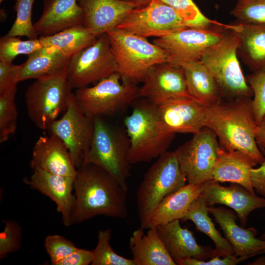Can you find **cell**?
Listing matches in <instances>:
<instances>
[{
  "label": "cell",
  "mask_w": 265,
  "mask_h": 265,
  "mask_svg": "<svg viewBox=\"0 0 265 265\" xmlns=\"http://www.w3.org/2000/svg\"><path fill=\"white\" fill-rule=\"evenodd\" d=\"M251 265H265V257L261 256L253 262Z\"/></svg>",
  "instance_id": "46"
},
{
  "label": "cell",
  "mask_w": 265,
  "mask_h": 265,
  "mask_svg": "<svg viewBox=\"0 0 265 265\" xmlns=\"http://www.w3.org/2000/svg\"><path fill=\"white\" fill-rule=\"evenodd\" d=\"M4 0H0V3H1Z\"/></svg>",
  "instance_id": "49"
},
{
  "label": "cell",
  "mask_w": 265,
  "mask_h": 265,
  "mask_svg": "<svg viewBox=\"0 0 265 265\" xmlns=\"http://www.w3.org/2000/svg\"><path fill=\"white\" fill-rule=\"evenodd\" d=\"M145 234L141 227L132 233L129 247L135 265H176L159 237L157 227Z\"/></svg>",
  "instance_id": "28"
},
{
  "label": "cell",
  "mask_w": 265,
  "mask_h": 265,
  "mask_svg": "<svg viewBox=\"0 0 265 265\" xmlns=\"http://www.w3.org/2000/svg\"><path fill=\"white\" fill-rule=\"evenodd\" d=\"M186 182L175 151H167L159 156L144 175L137 192L140 227L144 229L160 202L185 186Z\"/></svg>",
  "instance_id": "6"
},
{
  "label": "cell",
  "mask_w": 265,
  "mask_h": 265,
  "mask_svg": "<svg viewBox=\"0 0 265 265\" xmlns=\"http://www.w3.org/2000/svg\"><path fill=\"white\" fill-rule=\"evenodd\" d=\"M111 231L110 229L100 230L98 242L91 251L92 265H135L132 259H127L117 254L110 244Z\"/></svg>",
  "instance_id": "32"
},
{
  "label": "cell",
  "mask_w": 265,
  "mask_h": 265,
  "mask_svg": "<svg viewBox=\"0 0 265 265\" xmlns=\"http://www.w3.org/2000/svg\"><path fill=\"white\" fill-rule=\"evenodd\" d=\"M260 149L265 157V160L259 167H253L251 169V179L255 190L265 198V149Z\"/></svg>",
  "instance_id": "44"
},
{
  "label": "cell",
  "mask_w": 265,
  "mask_h": 265,
  "mask_svg": "<svg viewBox=\"0 0 265 265\" xmlns=\"http://www.w3.org/2000/svg\"><path fill=\"white\" fill-rule=\"evenodd\" d=\"M74 190L75 201L71 225L98 215L120 219L128 215V189L97 165L85 164L77 168Z\"/></svg>",
  "instance_id": "1"
},
{
  "label": "cell",
  "mask_w": 265,
  "mask_h": 265,
  "mask_svg": "<svg viewBox=\"0 0 265 265\" xmlns=\"http://www.w3.org/2000/svg\"><path fill=\"white\" fill-rule=\"evenodd\" d=\"M260 238L265 239V231L264 233L261 236Z\"/></svg>",
  "instance_id": "48"
},
{
  "label": "cell",
  "mask_w": 265,
  "mask_h": 265,
  "mask_svg": "<svg viewBox=\"0 0 265 265\" xmlns=\"http://www.w3.org/2000/svg\"><path fill=\"white\" fill-rule=\"evenodd\" d=\"M35 0H16L14 10L16 12V18L6 36H24L28 39L38 38V34L34 29L31 20L32 9Z\"/></svg>",
  "instance_id": "34"
},
{
  "label": "cell",
  "mask_w": 265,
  "mask_h": 265,
  "mask_svg": "<svg viewBox=\"0 0 265 265\" xmlns=\"http://www.w3.org/2000/svg\"><path fill=\"white\" fill-rule=\"evenodd\" d=\"M208 207L205 198L201 194L191 203L181 220L192 221L198 231L205 234L213 241L215 249L212 257L234 255L230 243L216 229L209 217Z\"/></svg>",
  "instance_id": "30"
},
{
  "label": "cell",
  "mask_w": 265,
  "mask_h": 265,
  "mask_svg": "<svg viewBox=\"0 0 265 265\" xmlns=\"http://www.w3.org/2000/svg\"><path fill=\"white\" fill-rule=\"evenodd\" d=\"M24 182L31 189L49 197L57 207L66 227L71 225V217L75 196L73 194L75 178L55 175L40 169H34Z\"/></svg>",
  "instance_id": "18"
},
{
  "label": "cell",
  "mask_w": 265,
  "mask_h": 265,
  "mask_svg": "<svg viewBox=\"0 0 265 265\" xmlns=\"http://www.w3.org/2000/svg\"><path fill=\"white\" fill-rule=\"evenodd\" d=\"M17 89L0 95V143L6 142L17 129L18 112L15 103Z\"/></svg>",
  "instance_id": "35"
},
{
  "label": "cell",
  "mask_w": 265,
  "mask_h": 265,
  "mask_svg": "<svg viewBox=\"0 0 265 265\" xmlns=\"http://www.w3.org/2000/svg\"><path fill=\"white\" fill-rule=\"evenodd\" d=\"M181 66L192 98L206 106L219 104L223 100L215 80L201 60L185 63Z\"/></svg>",
  "instance_id": "29"
},
{
  "label": "cell",
  "mask_w": 265,
  "mask_h": 265,
  "mask_svg": "<svg viewBox=\"0 0 265 265\" xmlns=\"http://www.w3.org/2000/svg\"><path fill=\"white\" fill-rule=\"evenodd\" d=\"M231 14L241 23L265 25V0H238Z\"/></svg>",
  "instance_id": "37"
},
{
  "label": "cell",
  "mask_w": 265,
  "mask_h": 265,
  "mask_svg": "<svg viewBox=\"0 0 265 265\" xmlns=\"http://www.w3.org/2000/svg\"><path fill=\"white\" fill-rule=\"evenodd\" d=\"M174 9L190 27L210 28L223 24L205 16L192 0H161Z\"/></svg>",
  "instance_id": "33"
},
{
  "label": "cell",
  "mask_w": 265,
  "mask_h": 265,
  "mask_svg": "<svg viewBox=\"0 0 265 265\" xmlns=\"http://www.w3.org/2000/svg\"><path fill=\"white\" fill-rule=\"evenodd\" d=\"M98 37L83 25H80L67 28L52 35L41 36L39 39L43 47H54L71 57L93 44Z\"/></svg>",
  "instance_id": "31"
},
{
  "label": "cell",
  "mask_w": 265,
  "mask_h": 265,
  "mask_svg": "<svg viewBox=\"0 0 265 265\" xmlns=\"http://www.w3.org/2000/svg\"><path fill=\"white\" fill-rule=\"evenodd\" d=\"M225 27L238 36L237 54L252 72H265V25L236 21Z\"/></svg>",
  "instance_id": "24"
},
{
  "label": "cell",
  "mask_w": 265,
  "mask_h": 265,
  "mask_svg": "<svg viewBox=\"0 0 265 265\" xmlns=\"http://www.w3.org/2000/svg\"><path fill=\"white\" fill-rule=\"evenodd\" d=\"M70 58L54 47H43L21 64L18 82L66 75Z\"/></svg>",
  "instance_id": "25"
},
{
  "label": "cell",
  "mask_w": 265,
  "mask_h": 265,
  "mask_svg": "<svg viewBox=\"0 0 265 265\" xmlns=\"http://www.w3.org/2000/svg\"><path fill=\"white\" fill-rule=\"evenodd\" d=\"M117 72V65L106 33L70 58L66 79L72 89L96 83Z\"/></svg>",
  "instance_id": "11"
},
{
  "label": "cell",
  "mask_w": 265,
  "mask_h": 265,
  "mask_svg": "<svg viewBox=\"0 0 265 265\" xmlns=\"http://www.w3.org/2000/svg\"><path fill=\"white\" fill-rule=\"evenodd\" d=\"M44 246L52 265H57L78 248L70 240L59 235L48 236L44 240Z\"/></svg>",
  "instance_id": "40"
},
{
  "label": "cell",
  "mask_w": 265,
  "mask_h": 265,
  "mask_svg": "<svg viewBox=\"0 0 265 265\" xmlns=\"http://www.w3.org/2000/svg\"><path fill=\"white\" fill-rule=\"evenodd\" d=\"M201 194L208 206L222 204L233 209L239 218L240 226L243 228L251 212L265 208V198L251 193L238 184L232 183L228 186H224L217 181H208Z\"/></svg>",
  "instance_id": "17"
},
{
  "label": "cell",
  "mask_w": 265,
  "mask_h": 265,
  "mask_svg": "<svg viewBox=\"0 0 265 265\" xmlns=\"http://www.w3.org/2000/svg\"><path fill=\"white\" fill-rule=\"evenodd\" d=\"M93 129V119L84 113L72 92L63 115L48 131L64 142L77 168L82 164L88 152Z\"/></svg>",
  "instance_id": "14"
},
{
  "label": "cell",
  "mask_w": 265,
  "mask_h": 265,
  "mask_svg": "<svg viewBox=\"0 0 265 265\" xmlns=\"http://www.w3.org/2000/svg\"><path fill=\"white\" fill-rule=\"evenodd\" d=\"M93 122L91 144L82 164L99 166L128 189L127 180L131 165L128 160L130 145L128 135L113 128L102 117H94Z\"/></svg>",
  "instance_id": "7"
},
{
  "label": "cell",
  "mask_w": 265,
  "mask_h": 265,
  "mask_svg": "<svg viewBox=\"0 0 265 265\" xmlns=\"http://www.w3.org/2000/svg\"></svg>",
  "instance_id": "50"
},
{
  "label": "cell",
  "mask_w": 265,
  "mask_h": 265,
  "mask_svg": "<svg viewBox=\"0 0 265 265\" xmlns=\"http://www.w3.org/2000/svg\"><path fill=\"white\" fill-rule=\"evenodd\" d=\"M252 101L251 97H242L206 106L204 126L214 132L222 148L239 151L261 164L265 157L255 139L257 123Z\"/></svg>",
  "instance_id": "2"
},
{
  "label": "cell",
  "mask_w": 265,
  "mask_h": 265,
  "mask_svg": "<svg viewBox=\"0 0 265 265\" xmlns=\"http://www.w3.org/2000/svg\"><path fill=\"white\" fill-rule=\"evenodd\" d=\"M225 26L210 28L187 27L156 38L153 43L166 52L167 62L181 66L200 60L208 48L223 38Z\"/></svg>",
  "instance_id": "10"
},
{
  "label": "cell",
  "mask_w": 265,
  "mask_h": 265,
  "mask_svg": "<svg viewBox=\"0 0 265 265\" xmlns=\"http://www.w3.org/2000/svg\"><path fill=\"white\" fill-rule=\"evenodd\" d=\"M157 106L159 121L169 132L195 134L205 127L206 106L192 98L175 99Z\"/></svg>",
  "instance_id": "16"
},
{
  "label": "cell",
  "mask_w": 265,
  "mask_h": 265,
  "mask_svg": "<svg viewBox=\"0 0 265 265\" xmlns=\"http://www.w3.org/2000/svg\"><path fill=\"white\" fill-rule=\"evenodd\" d=\"M83 12L78 0H44L42 14L34 27L38 35L48 36L83 25Z\"/></svg>",
  "instance_id": "23"
},
{
  "label": "cell",
  "mask_w": 265,
  "mask_h": 265,
  "mask_svg": "<svg viewBox=\"0 0 265 265\" xmlns=\"http://www.w3.org/2000/svg\"><path fill=\"white\" fill-rule=\"evenodd\" d=\"M239 42L238 35L225 27L223 38L208 48L200 60L215 80L223 100L253 96L238 59Z\"/></svg>",
  "instance_id": "5"
},
{
  "label": "cell",
  "mask_w": 265,
  "mask_h": 265,
  "mask_svg": "<svg viewBox=\"0 0 265 265\" xmlns=\"http://www.w3.org/2000/svg\"><path fill=\"white\" fill-rule=\"evenodd\" d=\"M257 163L237 150H226L220 147L215 163L212 180L239 184L255 194L251 179V170Z\"/></svg>",
  "instance_id": "26"
},
{
  "label": "cell",
  "mask_w": 265,
  "mask_h": 265,
  "mask_svg": "<svg viewBox=\"0 0 265 265\" xmlns=\"http://www.w3.org/2000/svg\"><path fill=\"white\" fill-rule=\"evenodd\" d=\"M139 88L122 79L116 72L91 87L76 89V100L88 117L94 118L112 115L123 109L139 96Z\"/></svg>",
  "instance_id": "8"
},
{
  "label": "cell",
  "mask_w": 265,
  "mask_h": 265,
  "mask_svg": "<svg viewBox=\"0 0 265 265\" xmlns=\"http://www.w3.org/2000/svg\"><path fill=\"white\" fill-rule=\"evenodd\" d=\"M43 47L39 38L21 40L16 37L5 35L0 39V61L12 62L17 55H29Z\"/></svg>",
  "instance_id": "36"
},
{
  "label": "cell",
  "mask_w": 265,
  "mask_h": 265,
  "mask_svg": "<svg viewBox=\"0 0 265 265\" xmlns=\"http://www.w3.org/2000/svg\"><path fill=\"white\" fill-rule=\"evenodd\" d=\"M193 134L175 152L187 183L198 186L212 180L220 146L214 132L207 127Z\"/></svg>",
  "instance_id": "12"
},
{
  "label": "cell",
  "mask_w": 265,
  "mask_h": 265,
  "mask_svg": "<svg viewBox=\"0 0 265 265\" xmlns=\"http://www.w3.org/2000/svg\"><path fill=\"white\" fill-rule=\"evenodd\" d=\"M142 82L139 97L147 99L156 106L175 99L192 98L182 66L167 62L157 64L149 69Z\"/></svg>",
  "instance_id": "15"
},
{
  "label": "cell",
  "mask_w": 265,
  "mask_h": 265,
  "mask_svg": "<svg viewBox=\"0 0 265 265\" xmlns=\"http://www.w3.org/2000/svg\"><path fill=\"white\" fill-rule=\"evenodd\" d=\"M156 227L168 254L175 263L187 258L206 260L212 257L214 249L198 244L192 233L181 226L180 220Z\"/></svg>",
  "instance_id": "22"
},
{
  "label": "cell",
  "mask_w": 265,
  "mask_h": 265,
  "mask_svg": "<svg viewBox=\"0 0 265 265\" xmlns=\"http://www.w3.org/2000/svg\"><path fill=\"white\" fill-rule=\"evenodd\" d=\"M82 8L83 26L99 36L116 27L132 9L140 7L131 0H78Z\"/></svg>",
  "instance_id": "20"
},
{
  "label": "cell",
  "mask_w": 265,
  "mask_h": 265,
  "mask_svg": "<svg viewBox=\"0 0 265 265\" xmlns=\"http://www.w3.org/2000/svg\"><path fill=\"white\" fill-rule=\"evenodd\" d=\"M208 261L194 258H187L176 262L179 265H235L246 260L243 257H237L234 255L226 257L215 256Z\"/></svg>",
  "instance_id": "42"
},
{
  "label": "cell",
  "mask_w": 265,
  "mask_h": 265,
  "mask_svg": "<svg viewBox=\"0 0 265 265\" xmlns=\"http://www.w3.org/2000/svg\"><path fill=\"white\" fill-rule=\"evenodd\" d=\"M93 261L91 251L77 248L69 255L60 261L57 265H88Z\"/></svg>",
  "instance_id": "43"
},
{
  "label": "cell",
  "mask_w": 265,
  "mask_h": 265,
  "mask_svg": "<svg viewBox=\"0 0 265 265\" xmlns=\"http://www.w3.org/2000/svg\"><path fill=\"white\" fill-rule=\"evenodd\" d=\"M30 166L47 172L75 178V166L67 147L58 136L49 134L40 136L33 149Z\"/></svg>",
  "instance_id": "21"
},
{
  "label": "cell",
  "mask_w": 265,
  "mask_h": 265,
  "mask_svg": "<svg viewBox=\"0 0 265 265\" xmlns=\"http://www.w3.org/2000/svg\"><path fill=\"white\" fill-rule=\"evenodd\" d=\"M72 89L66 75L36 80L25 94L29 118L39 129L48 131L66 110Z\"/></svg>",
  "instance_id": "9"
},
{
  "label": "cell",
  "mask_w": 265,
  "mask_h": 265,
  "mask_svg": "<svg viewBox=\"0 0 265 265\" xmlns=\"http://www.w3.org/2000/svg\"><path fill=\"white\" fill-rule=\"evenodd\" d=\"M255 139L259 148L265 149V115L257 123L255 130Z\"/></svg>",
  "instance_id": "45"
},
{
  "label": "cell",
  "mask_w": 265,
  "mask_h": 265,
  "mask_svg": "<svg viewBox=\"0 0 265 265\" xmlns=\"http://www.w3.org/2000/svg\"><path fill=\"white\" fill-rule=\"evenodd\" d=\"M20 65L0 61V95L16 88Z\"/></svg>",
  "instance_id": "41"
},
{
  "label": "cell",
  "mask_w": 265,
  "mask_h": 265,
  "mask_svg": "<svg viewBox=\"0 0 265 265\" xmlns=\"http://www.w3.org/2000/svg\"><path fill=\"white\" fill-rule=\"evenodd\" d=\"M123 79L142 82L153 66L168 61L166 52L147 38L115 27L106 33Z\"/></svg>",
  "instance_id": "4"
},
{
  "label": "cell",
  "mask_w": 265,
  "mask_h": 265,
  "mask_svg": "<svg viewBox=\"0 0 265 265\" xmlns=\"http://www.w3.org/2000/svg\"><path fill=\"white\" fill-rule=\"evenodd\" d=\"M207 209L223 231L234 255L247 259L265 253V239L256 237L258 232L255 229L238 225L234 211L222 207L208 206Z\"/></svg>",
  "instance_id": "19"
},
{
  "label": "cell",
  "mask_w": 265,
  "mask_h": 265,
  "mask_svg": "<svg viewBox=\"0 0 265 265\" xmlns=\"http://www.w3.org/2000/svg\"><path fill=\"white\" fill-rule=\"evenodd\" d=\"M190 27L172 7L161 0H151L131 11L116 27L144 37L159 38Z\"/></svg>",
  "instance_id": "13"
},
{
  "label": "cell",
  "mask_w": 265,
  "mask_h": 265,
  "mask_svg": "<svg viewBox=\"0 0 265 265\" xmlns=\"http://www.w3.org/2000/svg\"><path fill=\"white\" fill-rule=\"evenodd\" d=\"M129 139L128 160L131 164L149 162L167 152L175 133L162 126L157 106L150 102L137 104L124 120Z\"/></svg>",
  "instance_id": "3"
},
{
  "label": "cell",
  "mask_w": 265,
  "mask_h": 265,
  "mask_svg": "<svg viewBox=\"0 0 265 265\" xmlns=\"http://www.w3.org/2000/svg\"><path fill=\"white\" fill-rule=\"evenodd\" d=\"M206 182L198 185L187 184L166 196L148 219L144 229L181 220L190 205L204 190Z\"/></svg>",
  "instance_id": "27"
},
{
  "label": "cell",
  "mask_w": 265,
  "mask_h": 265,
  "mask_svg": "<svg viewBox=\"0 0 265 265\" xmlns=\"http://www.w3.org/2000/svg\"><path fill=\"white\" fill-rule=\"evenodd\" d=\"M22 227L16 221H5L4 230L0 233V259L17 251L22 245Z\"/></svg>",
  "instance_id": "39"
},
{
  "label": "cell",
  "mask_w": 265,
  "mask_h": 265,
  "mask_svg": "<svg viewBox=\"0 0 265 265\" xmlns=\"http://www.w3.org/2000/svg\"><path fill=\"white\" fill-rule=\"evenodd\" d=\"M246 80L253 93L252 107L258 123L265 115V72H252Z\"/></svg>",
  "instance_id": "38"
},
{
  "label": "cell",
  "mask_w": 265,
  "mask_h": 265,
  "mask_svg": "<svg viewBox=\"0 0 265 265\" xmlns=\"http://www.w3.org/2000/svg\"><path fill=\"white\" fill-rule=\"evenodd\" d=\"M137 3L140 7L143 6L147 4L151 0H131Z\"/></svg>",
  "instance_id": "47"
}]
</instances>
